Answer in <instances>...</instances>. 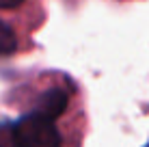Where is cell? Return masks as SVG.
<instances>
[{"label":"cell","instance_id":"obj_1","mask_svg":"<svg viewBox=\"0 0 149 147\" xmlns=\"http://www.w3.org/2000/svg\"><path fill=\"white\" fill-rule=\"evenodd\" d=\"M13 147H61V134L52 119L28 113L13 125Z\"/></svg>","mask_w":149,"mask_h":147},{"label":"cell","instance_id":"obj_2","mask_svg":"<svg viewBox=\"0 0 149 147\" xmlns=\"http://www.w3.org/2000/svg\"><path fill=\"white\" fill-rule=\"evenodd\" d=\"M67 104H69V91L58 89V87H52V89H45L43 93L37 98L33 113L54 121L56 117H61V115L65 113Z\"/></svg>","mask_w":149,"mask_h":147},{"label":"cell","instance_id":"obj_3","mask_svg":"<svg viewBox=\"0 0 149 147\" xmlns=\"http://www.w3.org/2000/svg\"><path fill=\"white\" fill-rule=\"evenodd\" d=\"M17 50V35L7 22L0 20V56H9Z\"/></svg>","mask_w":149,"mask_h":147},{"label":"cell","instance_id":"obj_4","mask_svg":"<svg viewBox=\"0 0 149 147\" xmlns=\"http://www.w3.org/2000/svg\"><path fill=\"white\" fill-rule=\"evenodd\" d=\"M24 0H0V9H15L19 7Z\"/></svg>","mask_w":149,"mask_h":147},{"label":"cell","instance_id":"obj_5","mask_svg":"<svg viewBox=\"0 0 149 147\" xmlns=\"http://www.w3.org/2000/svg\"><path fill=\"white\" fill-rule=\"evenodd\" d=\"M145 147H149V143H147V145H145Z\"/></svg>","mask_w":149,"mask_h":147}]
</instances>
